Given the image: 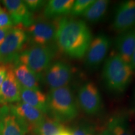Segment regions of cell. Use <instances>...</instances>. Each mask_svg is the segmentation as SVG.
I'll use <instances>...</instances> for the list:
<instances>
[{
	"label": "cell",
	"mask_w": 135,
	"mask_h": 135,
	"mask_svg": "<svg viewBox=\"0 0 135 135\" xmlns=\"http://www.w3.org/2000/svg\"><path fill=\"white\" fill-rule=\"evenodd\" d=\"M55 41L59 49L73 59L83 58L92 40V33L83 20L63 17L56 25Z\"/></svg>",
	"instance_id": "6da1fadb"
},
{
	"label": "cell",
	"mask_w": 135,
	"mask_h": 135,
	"mask_svg": "<svg viewBox=\"0 0 135 135\" xmlns=\"http://www.w3.org/2000/svg\"><path fill=\"white\" fill-rule=\"evenodd\" d=\"M133 70L118 53L109 56L104 62L102 78L104 84L109 91L121 93L131 81Z\"/></svg>",
	"instance_id": "7a4b0ae2"
},
{
	"label": "cell",
	"mask_w": 135,
	"mask_h": 135,
	"mask_svg": "<svg viewBox=\"0 0 135 135\" xmlns=\"http://www.w3.org/2000/svg\"><path fill=\"white\" fill-rule=\"evenodd\" d=\"M48 112L61 121H71L78 114V105L69 86L50 89L47 95Z\"/></svg>",
	"instance_id": "3957f363"
},
{
	"label": "cell",
	"mask_w": 135,
	"mask_h": 135,
	"mask_svg": "<svg viewBox=\"0 0 135 135\" xmlns=\"http://www.w3.org/2000/svg\"><path fill=\"white\" fill-rule=\"evenodd\" d=\"M55 53L51 45H33L20 53L16 61L26 65L40 79L52 63Z\"/></svg>",
	"instance_id": "277c9868"
},
{
	"label": "cell",
	"mask_w": 135,
	"mask_h": 135,
	"mask_svg": "<svg viewBox=\"0 0 135 135\" xmlns=\"http://www.w3.org/2000/svg\"><path fill=\"white\" fill-rule=\"evenodd\" d=\"M27 39L22 28L13 27L0 46V64L10 65L16 61Z\"/></svg>",
	"instance_id": "5b68a950"
},
{
	"label": "cell",
	"mask_w": 135,
	"mask_h": 135,
	"mask_svg": "<svg viewBox=\"0 0 135 135\" xmlns=\"http://www.w3.org/2000/svg\"><path fill=\"white\" fill-rule=\"evenodd\" d=\"M78 105L85 113L95 115L102 108V98L95 84L88 82L83 84L79 89L77 95Z\"/></svg>",
	"instance_id": "8992f818"
},
{
	"label": "cell",
	"mask_w": 135,
	"mask_h": 135,
	"mask_svg": "<svg viewBox=\"0 0 135 135\" xmlns=\"http://www.w3.org/2000/svg\"><path fill=\"white\" fill-rule=\"evenodd\" d=\"M110 46V39L104 34H99L93 38L84 55L87 68L90 70L97 69L105 59Z\"/></svg>",
	"instance_id": "52a82bcc"
},
{
	"label": "cell",
	"mask_w": 135,
	"mask_h": 135,
	"mask_svg": "<svg viewBox=\"0 0 135 135\" xmlns=\"http://www.w3.org/2000/svg\"><path fill=\"white\" fill-rule=\"evenodd\" d=\"M45 81L51 89L68 86L73 72L71 66L63 61L52 63L44 73Z\"/></svg>",
	"instance_id": "ba28073f"
},
{
	"label": "cell",
	"mask_w": 135,
	"mask_h": 135,
	"mask_svg": "<svg viewBox=\"0 0 135 135\" xmlns=\"http://www.w3.org/2000/svg\"><path fill=\"white\" fill-rule=\"evenodd\" d=\"M56 25L51 22L38 21L26 28V35L33 45H48L55 40Z\"/></svg>",
	"instance_id": "9c48e42d"
},
{
	"label": "cell",
	"mask_w": 135,
	"mask_h": 135,
	"mask_svg": "<svg viewBox=\"0 0 135 135\" xmlns=\"http://www.w3.org/2000/svg\"><path fill=\"white\" fill-rule=\"evenodd\" d=\"M28 132L26 124L13 112L9 105L0 107V135H25Z\"/></svg>",
	"instance_id": "30bf717a"
},
{
	"label": "cell",
	"mask_w": 135,
	"mask_h": 135,
	"mask_svg": "<svg viewBox=\"0 0 135 135\" xmlns=\"http://www.w3.org/2000/svg\"><path fill=\"white\" fill-rule=\"evenodd\" d=\"M113 28L120 33L135 28V0L123 1L118 5L114 13Z\"/></svg>",
	"instance_id": "8fae6325"
},
{
	"label": "cell",
	"mask_w": 135,
	"mask_h": 135,
	"mask_svg": "<svg viewBox=\"0 0 135 135\" xmlns=\"http://www.w3.org/2000/svg\"><path fill=\"white\" fill-rule=\"evenodd\" d=\"M11 110L26 124L28 131L35 132L45 114L39 109L20 101L9 104Z\"/></svg>",
	"instance_id": "7c38bea8"
},
{
	"label": "cell",
	"mask_w": 135,
	"mask_h": 135,
	"mask_svg": "<svg viewBox=\"0 0 135 135\" xmlns=\"http://www.w3.org/2000/svg\"><path fill=\"white\" fill-rule=\"evenodd\" d=\"M20 93L21 86L15 77L13 66L9 65L6 78L0 88V103L13 104L20 101Z\"/></svg>",
	"instance_id": "4fadbf2b"
},
{
	"label": "cell",
	"mask_w": 135,
	"mask_h": 135,
	"mask_svg": "<svg viewBox=\"0 0 135 135\" xmlns=\"http://www.w3.org/2000/svg\"><path fill=\"white\" fill-rule=\"evenodd\" d=\"M2 3L12 18L14 25H22L27 28L33 23L32 13L23 1L3 0Z\"/></svg>",
	"instance_id": "5bb4252c"
},
{
	"label": "cell",
	"mask_w": 135,
	"mask_h": 135,
	"mask_svg": "<svg viewBox=\"0 0 135 135\" xmlns=\"http://www.w3.org/2000/svg\"><path fill=\"white\" fill-rule=\"evenodd\" d=\"M117 53L126 63L130 65L135 50V28L120 33L116 39Z\"/></svg>",
	"instance_id": "9a60e30c"
},
{
	"label": "cell",
	"mask_w": 135,
	"mask_h": 135,
	"mask_svg": "<svg viewBox=\"0 0 135 135\" xmlns=\"http://www.w3.org/2000/svg\"><path fill=\"white\" fill-rule=\"evenodd\" d=\"M13 72L20 86L26 89H40V78L26 65L15 62Z\"/></svg>",
	"instance_id": "2e32d148"
},
{
	"label": "cell",
	"mask_w": 135,
	"mask_h": 135,
	"mask_svg": "<svg viewBox=\"0 0 135 135\" xmlns=\"http://www.w3.org/2000/svg\"><path fill=\"white\" fill-rule=\"evenodd\" d=\"M21 101L46 114L48 113L47 96L40 89H26L21 87Z\"/></svg>",
	"instance_id": "e0dca14e"
},
{
	"label": "cell",
	"mask_w": 135,
	"mask_h": 135,
	"mask_svg": "<svg viewBox=\"0 0 135 135\" xmlns=\"http://www.w3.org/2000/svg\"><path fill=\"white\" fill-rule=\"evenodd\" d=\"M74 1L73 0H51L46 3L44 15L47 18H53L70 13Z\"/></svg>",
	"instance_id": "ac0fdd59"
},
{
	"label": "cell",
	"mask_w": 135,
	"mask_h": 135,
	"mask_svg": "<svg viewBox=\"0 0 135 135\" xmlns=\"http://www.w3.org/2000/svg\"><path fill=\"white\" fill-rule=\"evenodd\" d=\"M109 4V1L107 0H94V3L88 8L83 16L89 23H98L105 16Z\"/></svg>",
	"instance_id": "d6986e66"
},
{
	"label": "cell",
	"mask_w": 135,
	"mask_h": 135,
	"mask_svg": "<svg viewBox=\"0 0 135 135\" xmlns=\"http://www.w3.org/2000/svg\"><path fill=\"white\" fill-rule=\"evenodd\" d=\"M65 128L60 121L53 117L45 115L43 121L35 133L37 135H60Z\"/></svg>",
	"instance_id": "ffe728a7"
},
{
	"label": "cell",
	"mask_w": 135,
	"mask_h": 135,
	"mask_svg": "<svg viewBox=\"0 0 135 135\" xmlns=\"http://www.w3.org/2000/svg\"><path fill=\"white\" fill-rule=\"evenodd\" d=\"M108 129L113 135H133L126 121L121 118H113L109 123Z\"/></svg>",
	"instance_id": "44dd1931"
},
{
	"label": "cell",
	"mask_w": 135,
	"mask_h": 135,
	"mask_svg": "<svg viewBox=\"0 0 135 135\" xmlns=\"http://www.w3.org/2000/svg\"><path fill=\"white\" fill-rule=\"evenodd\" d=\"M94 0H77L74 1L71 15L73 16H81L83 15L89 6L94 3Z\"/></svg>",
	"instance_id": "7402d4cb"
},
{
	"label": "cell",
	"mask_w": 135,
	"mask_h": 135,
	"mask_svg": "<svg viewBox=\"0 0 135 135\" xmlns=\"http://www.w3.org/2000/svg\"><path fill=\"white\" fill-rule=\"evenodd\" d=\"M13 25H15L9 13L3 8H0V28H11Z\"/></svg>",
	"instance_id": "603a6c76"
},
{
	"label": "cell",
	"mask_w": 135,
	"mask_h": 135,
	"mask_svg": "<svg viewBox=\"0 0 135 135\" xmlns=\"http://www.w3.org/2000/svg\"><path fill=\"white\" fill-rule=\"evenodd\" d=\"M23 1L31 12L40 9L46 3L45 1L41 0H25Z\"/></svg>",
	"instance_id": "cb8c5ba5"
},
{
	"label": "cell",
	"mask_w": 135,
	"mask_h": 135,
	"mask_svg": "<svg viewBox=\"0 0 135 135\" xmlns=\"http://www.w3.org/2000/svg\"><path fill=\"white\" fill-rule=\"evenodd\" d=\"M72 135H94L92 128L87 126H79L71 131Z\"/></svg>",
	"instance_id": "d4e9b609"
},
{
	"label": "cell",
	"mask_w": 135,
	"mask_h": 135,
	"mask_svg": "<svg viewBox=\"0 0 135 135\" xmlns=\"http://www.w3.org/2000/svg\"><path fill=\"white\" fill-rule=\"evenodd\" d=\"M9 65H3V64H0V88H1V85L3 81L5 79L7 73V71Z\"/></svg>",
	"instance_id": "484cf974"
},
{
	"label": "cell",
	"mask_w": 135,
	"mask_h": 135,
	"mask_svg": "<svg viewBox=\"0 0 135 135\" xmlns=\"http://www.w3.org/2000/svg\"><path fill=\"white\" fill-rule=\"evenodd\" d=\"M12 28L13 27H11V28H0V46H1V45L4 40L8 32L9 31V30Z\"/></svg>",
	"instance_id": "4316f807"
},
{
	"label": "cell",
	"mask_w": 135,
	"mask_h": 135,
	"mask_svg": "<svg viewBox=\"0 0 135 135\" xmlns=\"http://www.w3.org/2000/svg\"><path fill=\"white\" fill-rule=\"evenodd\" d=\"M130 66H131V68L133 69V71H135V50H134V53H133V54L132 57H131Z\"/></svg>",
	"instance_id": "83f0119b"
},
{
	"label": "cell",
	"mask_w": 135,
	"mask_h": 135,
	"mask_svg": "<svg viewBox=\"0 0 135 135\" xmlns=\"http://www.w3.org/2000/svg\"><path fill=\"white\" fill-rule=\"evenodd\" d=\"M60 135H72L71 131L68 130L66 128H65L63 131H61V133H60Z\"/></svg>",
	"instance_id": "f1b7e54d"
},
{
	"label": "cell",
	"mask_w": 135,
	"mask_h": 135,
	"mask_svg": "<svg viewBox=\"0 0 135 135\" xmlns=\"http://www.w3.org/2000/svg\"><path fill=\"white\" fill-rule=\"evenodd\" d=\"M99 135H113V134L112 133L109 131L108 128V129H104V131H103Z\"/></svg>",
	"instance_id": "f546056e"
},
{
	"label": "cell",
	"mask_w": 135,
	"mask_h": 135,
	"mask_svg": "<svg viewBox=\"0 0 135 135\" xmlns=\"http://www.w3.org/2000/svg\"></svg>",
	"instance_id": "4dcf8cb0"
}]
</instances>
